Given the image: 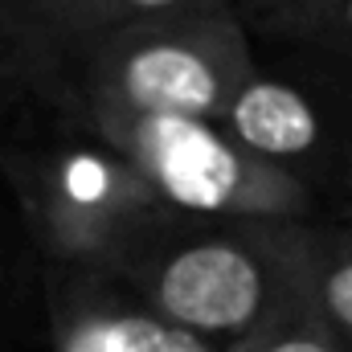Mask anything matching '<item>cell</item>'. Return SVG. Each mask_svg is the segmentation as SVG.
Returning <instances> with one entry per match:
<instances>
[{
	"label": "cell",
	"mask_w": 352,
	"mask_h": 352,
	"mask_svg": "<svg viewBox=\"0 0 352 352\" xmlns=\"http://www.w3.org/2000/svg\"><path fill=\"white\" fill-rule=\"evenodd\" d=\"M0 184L41 270L115 274L173 217L98 131L21 82L0 94Z\"/></svg>",
	"instance_id": "cell-1"
},
{
	"label": "cell",
	"mask_w": 352,
	"mask_h": 352,
	"mask_svg": "<svg viewBox=\"0 0 352 352\" xmlns=\"http://www.w3.org/2000/svg\"><path fill=\"white\" fill-rule=\"evenodd\" d=\"M258 66L234 8L115 29L70 45L29 70L21 87L66 107L82 123L201 119L221 123L234 90Z\"/></svg>",
	"instance_id": "cell-2"
},
{
	"label": "cell",
	"mask_w": 352,
	"mask_h": 352,
	"mask_svg": "<svg viewBox=\"0 0 352 352\" xmlns=\"http://www.w3.org/2000/svg\"><path fill=\"white\" fill-rule=\"evenodd\" d=\"M291 226L173 213L111 278L168 324L226 352L299 307Z\"/></svg>",
	"instance_id": "cell-3"
},
{
	"label": "cell",
	"mask_w": 352,
	"mask_h": 352,
	"mask_svg": "<svg viewBox=\"0 0 352 352\" xmlns=\"http://www.w3.org/2000/svg\"><path fill=\"white\" fill-rule=\"evenodd\" d=\"M98 131L176 217L201 221H324V197L242 152L221 123L111 119Z\"/></svg>",
	"instance_id": "cell-4"
},
{
	"label": "cell",
	"mask_w": 352,
	"mask_h": 352,
	"mask_svg": "<svg viewBox=\"0 0 352 352\" xmlns=\"http://www.w3.org/2000/svg\"><path fill=\"white\" fill-rule=\"evenodd\" d=\"M221 131L278 173L295 176L320 197H340V164L352 148V111L324 87L263 66L234 90Z\"/></svg>",
	"instance_id": "cell-5"
},
{
	"label": "cell",
	"mask_w": 352,
	"mask_h": 352,
	"mask_svg": "<svg viewBox=\"0 0 352 352\" xmlns=\"http://www.w3.org/2000/svg\"><path fill=\"white\" fill-rule=\"evenodd\" d=\"M54 352H221L156 316L111 274L41 270Z\"/></svg>",
	"instance_id": "cell-6"
},
{
	"label": "cell",
	"mask_w": 352,
	"mask_h": 352,
	"mask_svg": "<svg viewBox=\"0 0 352 352\" xmlns=\"http://www.w3.org/2000/svg\"><path fill=\"white\" fill-rule=\"evenodd\" d=\"M221 8H234V0H0V41L12 78H21V70L90 37Z\"/></svg>",
	"instance_id": "cell-7"
},
{
	"label": "cell",
	"mask_w": 352,
	"mask_h": 352,
	"mask_svg": "<svg viewBox=\"0 0 352 352\" xmlns=\"http://www.w3.org/2000/svg\"><path fill=\"white\" fill-rule=\"evenodd\" d=\"M299 307L352 349V221H295Z\"/></svg>",
	"instance_id": "cell-8"
},
{
	"label": "cell",
	"mask_w": 352,
	"mask_h": 352,
	"mask_svg": "<svg viewBox=\"0 0 352 352\" xmlns=\"http://www.w3.org/2000/svg\"><path fill=\"white\" fill-rule=\"evenodd\" d=\"M250 41L316 54L352 70V0H234Z\"/></svg>",
	"instance_id": "cell-9"
},
{
	"label": "cell",
	"mask_w": 352,
	"mask_h": 352,
	"mask_svg": "<svg viewBox=\"0 0 352 352\" xmlns=\"http://www.w3.org/2000/svg\"><path fill=\"white\" fill-rule=\"evenodd\" d=\"M226 352H352L344 349L320 320H311L303 307H291L287 316L270 320L266 328L250 332Z\"/></svg>",
	"instance_id": "cell-10"
},
{
	"label": "cell",
	"mask_w": 352,
	"mask_h": 352,
	"mask_svg": "<svg viewBox=\"0 0 352 352\" xmlns=\"http://www.w3.org/2000/svg\"><path fill=\"white\" fill-rule=\"evenodd\" d=\"M340 197L349 201V209H352V148L344 152V164H340Z\"/></svg>",
	"instance_id": "cell-11"
},
{
	"label": "cell",
	"mask_w": 352,
	"mask_h": 352,
	"mask_svg": "<svg viewBox=\"0 0 352 352\" xmlns=\"http://www.w3.org/2000/svg\"><path fill=\"white\" fill-rule=\"evenodd\" d=\"M8 87H16V78H12V74H4V70H0V94H4V90Z\"/></svg>",
	"instance_id": "cell-12"
},
{
	"label": "cell",
	"mask_w": 352,
	"mask_h": 352,
	"mask_svg": "<svg viewBox=\"0 0 352 352\" xmlns=\"http://www.w3.org/2000/svg\"><path fill=\"white\" fill-rule=\"evenodd\" d=\"M0 70H4V74H12V70H8V58H4V45H0Z\"/></svg>",
	"instance_id": "cell-13"
}]
</instances>
